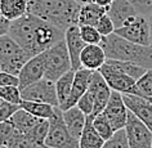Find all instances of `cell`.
Here are the masks:
<instances>
[{
    "mask_svg": "<svg viewBox=\"0 0 152 148\" xmlns=\"http://www.w3.org/2000/svg\"><path fill=\"white\" fill-rule=\"evenodd\" d=\"M81 4L76 0H27V12L41 20L66 30L77 25Z\"/></svg>",
    "mask_w": 152,
    "mask_h": 148,
    "instance_id": "cell-1",
    "label": "cell"
},
{
    "mask_svg": "<svg viewBox=\"0 0 152 148\" xmlns=\"http://www.w3.org/2000/svg\"><path fill=\"white\" fill-rule=\"evenodd\" d=\"M101 47L108 59L126 61L147 70L152 68V48L150 45L132 43L113 32L108 36H103Z\"/></svg>",
    "mask_w": 152,
    "mask_h": 148,
    "instance_id": "cell-2",
    "label": "cell"
},
{
    "mask_svg": "<svg viewBox=\"0 0 152 148\" xmlns=\"http://www.w3.org/2000/svg\"><path fill=\"white\" fill-rule=\"evenodd\" d=\"M31 58L32 55L23 50L9 34L0 36V67L3 71L18 76L21 68Z\"/></svg>",
    "mask_w": 152,
    "mask_h": 148,
    "instance_id": "cell-3",
    "label": "cell"
},
{
    "mask_svg": "<svg viewBox=\"0 0 152 148\" xmlns=\"http://www.w3.org/2000/svg\"><path fill=\"white\" fill-rule=\"evenodd\" d=\"M41 54L44 59V77L49 80L56 82L63 74L72 70L70 54L64 39L44 50Z\"/></svg>",
    "mask_w": 152,
    "mask_h": 148,
    "instance_id": "cell-4",
    "label": "cell"
},
{
    "mask_svg": "<svg viewBox=\"0 0 152 148\" xmlns=\"http://www.w3.org/2000/svg\"><path fill=\"white\" fill-rule=\"evenodd\" d=\"M37 21H39V17L27 12L25 16L10 22L8 31V34L13 37L14 41L32 57L39 54L35 43V28Z\"/></svg>",
    "mask_w": 152,
    "mask_h": 148,
    "instance_id": "cell-5",
    "label": "cell"
},
{
    "mask_svg": "<svg viewBox=\"0 0 152 148\" xmlns=\"http://www.w3.org/2000/svg\"><path fill=\"white\" fill-rule=\"evenodd\" d=\"M45 146L48 148H79V139L72 136L68 131L63 121L62 109L58 106L49 119V131L45 138Z\"/></svg>",
    "mask_w": 152,
    "mask_h": 148,
    "instance_id": "cell-6",
    "label": "cell"
},
{
    "mask_svg": "<svg viewBox=\"0 0 152 148\" xmlns=\"http://www.w3.org/2000/svg\"><path fill=\"white\" fill-rule=\"evenodd\" d=\"M115 34L132 43L150 45V26L147 16L138 13L130 17L121 27L115 30Z\"/></svg>",
    "mask_w": 152,
    "mask_h": 148,
    "instance_id": "cell-7",
    "label": "cell"
},
{
    "mask_svg": "<svg viewBox=\"0 0 152 148\" xmlns=\"http://www.w3.org/2000/svg\"><path fill=\"white\" fill-rule=\"evenodd\" d=\"M124 129L126 131V138L130 148L152 147V130L130 111L128 112V119Z\"/></svg>",
    "mask_w": 152,
    "mask_h": 148,
    "instance_id": "cell-8",
    "label": "cell"
},
{
    "mask_svg": "<svg viewBox=\"0 0 152 148\" xmlns=\"http://www.w3.org/2000/svg\"><path fill=\"white\" fill-rule=\"evenodd\" d=\"M21 97L25 101H35L44 102L57 107L58 106V98L56 92V82L49 80L47 77L40 79L39 81L26 86L21 90Z\"/></svg>",
    "mask_w": 152,
    "mask_h": 148,
    "instance_id": "cell-9",
    "label": "cell"
},
{
    "mask_svg": "<svg viewBox=\"0 0 152 148\" xmlns=\"http://www.w3.org/2000/svg\"><path fill=\"white\" fill-rule=\"evenodd\" d=\"M107 81L108 86L115 92H119L121 94L124 93H132L135 94V82L137 80L132 76L119 71L116 67H113L108 61H106L104 64L98 70Z\"/></svg>",
    "mask_w": 152,
    "mask_h": 148,
    "instance_id": "cell-10",
    "label": "cell"
},
{
    "mask_svg": "<svg viewBox=\"0 0 152 148\" xmlns=\"http://www.w3.org/2000/svg\"><path fill=\"white\" fill-rule=\"evenodd\" d=\"M88 92L94 102L93 113L90 116H96L98 113L103 112L106 104H107L110 97H111L112 89L108 86L107 81L104 80V77L102 76L99 71L93 72L92 79H90V82H89Z\"/></svg>",
    "mask_w": 152,
    "mask_h": 148,
    "instance_id": "cell-11",
    "label": "cell"
},
{
    "mask_svg": "<svg viewBox=\"0 0 152 148\" xmlns=\"http://www.w3.org/2000/svg\"><path fill=\"white\" fill-rule=\"evenodd\" d=\"M128 112L129 109L123 99V94L112 90L111 97H110L107 104H106V107L103 109V113L108 119L110 122H111L115 131L125 126L126 119H128Z\"/></svg>",
    "mask_w": 152,
    "mask_h": 148,
    "instance_id": "cell-12",
    "label": "cell"
},
{
    "mask_svg": "<svg viewBox=\"0 0 152 148\" xmlns=\"http://www.w3.org/2000/svg\"><path fill=\"white\" fill-rule=\"evenodd\" d=\"M123 99L129 111L152 130V98L132 93H124Z\"/></svg>",
    "mask_w": 152,
    "mask_h": 148,
    "instance_id": "cell-13",
    "label": "cell"
},
{
    "mask_svg": "<svg viewBox=\"0 0 152 148\" xmlns=\"http://www.w3.org/2000/svg\"><path fill=\"white\" fill-rule=\"evenodd\" d=\"M64 43H66L68 54H70L72 70L76 71V70H79V68H81L80 55H81L83 49L85 48L86 43L81 39L80 26L71 25L70 27H67L64 30Z\"/></svg>",
    "mask_w": 152,
    "mask_h": 148,
    "instance_id": "cell-14",
    "label": "cell"
},
{
    "mask_svg": "<svg viewBox=\"0 0 152 148\" xmlns=\"http://www.w3.org/2000/svg\"><path fill=\"white\" fill-rule=\"evenodd\" d=\"M44 77V59L43 54H37L28 59L18 74V88L21 90L26 86L39 81Z\"/></svg>",
    "mask_w": 152,
    "mask_h": 148,
    "instance_id": "cell-15",
    "label": "cell"
},
{
    "mask_svg": "<svg viewBox=\"0 0 152 148\" xmlns=\"http://www.w3.org/2000/svg\"><path fill=\"white\" fill-rule=\"evenodd\" d=\"M93 72L94 71L86 70L84 67H81V68H79V70L75 71V77H74V84H72L71 94H70V97H68V99L59 107L62 111L76 106L77 101L83 97V94L86 93V90L89 88V82H90V79H92Z\"/></svg>",
    "mask_w": 152,
    "mask_h": 148,
    "instance_id": "cell-16",
    "label": "cell"
},
{
    "mask_svg": "<svg viewBox=\"0 0 152 148\" xmlns=\"http://www.w3.org/2000/svg\"><path fill=\"white\" fill-rule=\"evenodd\" d=\"M107 61V55L101 44H86L80 55L81 67L90 71H98Z\"/></svg>",
    "mask_w": 152,
    "mask_h": 148,
    "instance_id": "cell-17",
    "label": "cell"
},
{
    "mask_svg": "<svg viewBox=\"0 0 152 148\" xmlns=\"http://www.w3.org/2000/svg\"><path fill=\"white\" fill-rule=\"evenodd\" d=\"M138 13L134 5L128 0H113V3L107 8V14L115 25V30L121 27L129 18Z\"/></svg>",
    "mask_w": 152,
    "mask_h": 148,
    "instance_id": "cell-18",
    "label": "cell"
},
{
    "mask_svg": "<svg viewBox=\"0 0 152 148\" xmlns=\"http://www.w3.org/2000/svg\"><path fill=\"white\" fill-rule=\"evenodd\" d=\"M62 116H63V121L66 124L68 131L71 133V135L75 136L76 139H79L85 128L86 115L77 106H74V107H70L62 111Z\"/></svg>",
    "mask_w": 152,
    "mask_h": 148,
    "instance_id": "cell-19",
    "label": "cell"
},
{
    "mask_svg": "<svg viewBox=\"0 0 152 148\" xmlns=\"http://www.w3.org/2000/svg\"><path fill=\"white\" fill-rule=\"evenodd\" d=\"M104 139L93 126L92 116H86V124L79 138V148H102Z\"/></svg>",
    "mask_w": 152,
    "mask_h": 148,
    "instance_id": "cell-20",
    "label": "cell"
},
{
    "mask_svg": "<svg viewBox=\"0 0 152 148\" xmlns=\"http://www.w3.org/2000/svg\"><path fill=\"white\" fill-rule=\"evenodd\" d=\"M107 13V9L103 7L98 5L97 3L90 1L86 4H83L80 8V13H79V20L77 25H90V26H96L97 22L99 21V18L102 16Z\"/></svg>",
    "mask_w": 152,
    "mask_h": 148,
    "instance_id": "cell-21",
    "label": "cell"
},
{
    "mask_svg": "<svg viewBox=\"0 0 152 148\" xmlns=\"http://www.w3.org/2000/svg\"><path fill=\"white\" fill-rule=\"evenodd\" d=\"M0 12L12 22L27 13V0H0Z\"/></svg>",
    "mask_w": 152,
    "mask_h": 148,
    "instance_id": "cell-22",
    "label": "cell"
},
{
    "mask_svg": "<svg viewBox=\"0 0 152 148\" xmlns=\"http://www.w3.org/2000/svg\"><path fill=\"white\" fill-rule=\"evenodd\" d=\"M9 121L12 122L14 129L21 133H27L35 126L36 124H39L41 119L31 115L30 112H27L23 108H20L14 115L10 117Z\"/></svg>",
    "mask_w": 152,
    "mask_h": 148,
    "instance_id": "cell-23",
    "label": "cell"
},
{
    "mask_svg": "<svg viewBox=\"0 0 152 148\" xmlns=\"http://www.w3.org/2000/svg\"><path fill=\"white\" fill-rule=\"evenodd\" d=\"M74 77H75V71L70 70L66 74H63L58 80L56 81V92L57 98H58V107H61L64 102L68 99L71 94L72 84H74Z\"/></svg>",
    "mask_w": 152,
    "mask_h": 148,
    "instance_id": "cell-24",
    "label": "cell"
},
{
    "mask_svg": "<svg viewBox=\"0 0 152 148\" xmlns=\"http://www.w3.org/2000/svg\"><path fill=\"white\" fill-rule=\"evenodd\" d=\"M21 108L26 109L31 115L39 117V119H50L54 113V106L44 103V102H35V101H25L22 99L21 102Z\"/></svg>",
    "mask_w": 152,
    "mask_h": 148,
    "instance_id": "cell-25",
    "label": "cell"
},
{
    "mask_svg": "<svg viewBox=\"0 0 152 148\" xmlns=\"http://www.w3.org/2000/svg\"><path fill=\"white\" fill-rule=\"evenodd\" d=\"M49 131V120L48 119H41L39 124H36L31 130L25 133L32 139V142L36 144L37 148H48L45 146V138Z\"/></svg>",
    "mask_w": 152,
    "mask_h": 148,
    "instance_id": "cell-26",
    "label": "cell"
},
{
    "mask_svg": "<svg viewBox=\"0 0 152 148\" xmlns=\"http://www.w3.org/2000/svg\"><path fill=\"white\" fill-rule=\"evenodd\" d=\"M92 121H93L94 129H96V130L99 133V135L104 140H107L108 138H111L112 134L115 133L111 122H110L108 119L104 116L103 112L98 113V115H96V116H92Z\"/></svg>",
    "mask_w": 152,
    "mask_h": 148,
    "instance_id": "cell-27",
    "label": "cell"
},
{
    "mask_svg": "<svg viewBox=\"0 0 152 148\" xmlns=\"http://www.w3.org/2000/svg\"><path fill=\"white\" fill-rule=\"evenodd\" d=\"M135 94L152 98V68L147 70L135 82Z\"/></svg>",
    "mask_w": 152,
    "mask_h": 148,
    "instance_id": "cell-28",
    "label": "cell"
},
{
    "mask_svg": "<svg viewBox=\"0 0 152 148\" xmlns=\"http://www.w3.org/2000/svg\"><path fill=\"white\" fill-rule=\"evenodd\" d=\"M102 148H130V144L126 138L125 129H119L112 134L111 138L104 140V144Z\"/></svg>",
    "mask_w": 152,
    "mask_h": 148,
    "instance_id": "cell-29",
    "label": "cell"
},
{
    "mask_svg": "<svg viewBox=\"0 0 152 148\" xmlns=\"http://www.w3.org/2000/svg\"><path fill=\"white\" fill-rule=\"evenodd\" d=\"M8 148H37V146L32 142V139L28 135H26L25 133H21L16 130L14 131L13 136L10 138Z\"/></svg>",
    "mask_w": 152,
    "mask_h": 148,
    "instance_id": "cell-30",
    "label": "cell"
},
{
    "mask_svg": "<svg viewBox=\"0 0 152 148\" xmlns=\"http://www.w3.org/2000/svg\"><path fill=\"white\" fill-rule=\"evenodd\" d=\"M0 98L7 102L14 104H21L22 97H21V89L18 85H7L0 86Z\"/></svg>",
    "mask_w": 152,
    "mask_h": 148,
    "instance_id": "cell-31",
    "label": "cell"
},
{
    "mask_svg": "<svg viewBox=\"0 0 152 148\" xmlns=\"http://www.w3.org/2000/svg\"><path fill=\"white\" fill-rule=\"evenodd\" d=\"M80 35L81 39L86 44H101L102 39H103V36L96 28V26H90V25L80 26Z\"/></svg>",
    "mask_w": 152,
    "mask_h": 148,
    "instance_id": "cell-32",
    "label": "cell"
},
{
    "mask_svg": "<svg viewBox=\"0 0 152 148\" xmlns=\"http://www.w3.org/2000/svg\"><path fill=\"white\" fill-rule=\"evenodd\" d=\"M20 108V104L10 103V102H7L0 98V122L1 121H8Z\"/></svg>",
    "mask_w": 152,
    "mask_h": 148,
    "instance_id": "cell-33",
    "label": "cell"
},
{
    "mask_svg": "<svg viewBox=\"0 0 152 148\" xmlns=\"http://www.w3.org/2000/svg\"><path fill=\"white\" fill-rule=\"evenodd\" d=\"M96 28L99 31V34L102 36H108V35H111V34L115 32V25H113L112 20L110 18V16L107 13L99 18V21H98L97 25H96Z\"/></svg>",
    "mask_w": 152,
    "mask_h": 148,
    "instance_id": "cell-34",
    "label": "cell"
},
{
    "mask_svg": "<svg viewBox=\"0 0 152 148\" xmlns=\"http://www.w3.org/2000/svg\"><path fill=\"white\" fill-rule=\"evenodd\" d=\"M14 131H16V129H14V126L9 120L1 121L0 122V146H8Z\"/></svg>",
    "mask_w": 152,
    "mask_h": 148,
    "instance_id": "cell-35",
    "label": "cell"
},
{
    "mask_svg": "<svg viewBox=\"0 0 152 148\" xmlns=\"http://www.w3.org/2000/svg\"><path fill=\"white\" fill-rule=\"evenodd\" d=\"M76 106H77V107L80 108L86 116H90V115L93 113L94 102H93V99H92V97H90V94H89L88 90H86V93L83 94V97L77 101Z\"/></svg>",
    "mask_w": 152,
    "mask_h": 148,
    "instance_id": "cell-36",
    "label": "cell"
},
{
    "mask_svg": "<svg viewBox=\"0 0 152 148\" xmlns=\"http://www.w3.org/2000/svg\"><path fill=\"white\" fill-rule=\"evenodd\" d=\"M140 14L148 16L152 12V0H128Z\"/></svg>",
    "mask_w": 152,
    "mask_h": 148,
    "instance_id": "cell-37",
    "label": "cell"
},
{
    "mask_svg": "<svg viewBox=\"0 0 152 148\" xmlns=\"http://www.w3.org/2000/svg\"><path fill=\"white\" fill-rule=\"evenodd\" d=\"M7 85H18V76L1 70L0 71V86Z\"/></svg>",
    "mask_w": 152,
    "mask_h": 148,
    "instance_id": "cell-38",
    "label": "cell"
},
{
    "mask_svg": "<svg viewBox=\"0 0 152 148\" xmlns=\"http://www.w3.org/2000/svg\"><path fill=\"white\" fill-rule=\"evenodd\" d=\"M9 26H10V21L7 20V18L1 14V12H0V36L8 34Z\"/></svg>",
    "mask_w": 152,
    "mask_h": 148,
    "instance_id": "cell-39",
    "label": "cell"
},
{
    "mask_svg": "<svg viewBox=\"0 0 152 148\" xmlns=\"http://www.w3.org/2000/svg\"><path fill=\"white\" fill-rule=\"evenodd\" d=\"M94 3H97L98 5H101V7H103V8L107 9L110 5L113 3V0H93Z\"/></svg>",
    "mask_w": 152,
    "mask_h": 148,
    "instance_id": "cell-40",
    "label": "cell"
},
{
    "mask_svg": "<svg viewBox=\"0 0 152 148\" xmlns=\"http://www.w3.org/2000/svg\"><path fill=\"white\" fill-rule=\"evenodd\" d=\"M148 20V26H150V47L152 48V12L147 16Z\"/></svg>",
    "mask_w": 152,
    "mask_h": 148,
    "instance_id": "cell-41",
    "label": "cell"
},
{
    "mask_svg": "<svg viewBox=\"0 0 152 148\" xmlns=\"http://www.w3.org/2000/svg\"><path fill=\"white\" fill-rule=\"evenodd\" d=\"M76 1L79 3V4H86V3H90V1H93V0H76Z\"/></svg>",
    "mask_w": 152,
    "mask_h": 148,
    "instance_id": "cell-42",
    "label": "cell"
},
{
    "mask_svg": "<svg viewBox=\"0 0 152 148\" xmlns=\"http://www.w3.org/2000/svg\"><path fill=\"white\" fill-rule=\"evenodd\" d=\"M1 148H8V147H7V146H1Z\"/></svg>",
    "mask_w": 152,
    "mask_h": 148,
    "instance_id": "cell-43",
    "label": "cell"
},
{
    "mask_svg": "<svg viewBox=\"0 0 152 148\" xmlns=\"http://www.w3.org/2000/svg\"><path fill=\"white\" fill-rule=\"evenodd\" d=\"M0 71H1V67H0Z\"/></svg>",
    "mask_w": 152,
    "mask_h": 148,
    "instance_id": "cell-44",
    "label": "cell"
},
{
    "mask_svg": "<svg viewBox=\"0 0 152 148\" xmlns=\"http://www.w3.org/2000/svg\"><path fill=\"white\" fill-rule=\"evenodd\" d=\"M0 148H1V146H0Z\"/></svg>",
    "mask_w": 152,
    "mask_h": 148,
    "instance_id": "cell-45",
    "label": "cell"
},
{
    "mask_svg": "<svg viewBox=\"0 0 152 148\" xmlns=\"http://www.w3.org/2000/svg\"><path fill=\"white\" fill-rule=\"evenodd\" d=\"M151 148H152V147H151Z\"/></svg>",
    "mask_w": 152,
    "mask_h": 148,
    "instance_id": "cell-46",
    "label": "cell"
}]
</instances>
